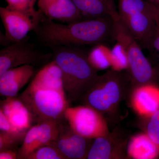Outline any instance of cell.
<instances>
[{
  "label": "cell",
  "instance_id": "52a82bcc",
  "mask_svg": "<svg viewBox=\"0 0 159 159\" xmlns=\"http://www.w3.org/2000/svg\"><path fill=\"white\" fill-rule=\"evenodd\" d=\"M64 118L75 132L89 139H94L109 132L108 124L98 111L87 105L68 107Z\"/></svg>",
  "mask_w": 159,
  "mask_h": 159
},
{
  "label": "cell",
  "instance_id": "ba28073f",
  "mask_svg": "<svg viewBox=\"0 0 159 159\" xmlns=\"http://www.w3.org/2000/svg\"><path fill=\"white\" fill-rule=\"evenodd\" d=\"M128 142L126 133L115 129L111 132L93 139L86 159H127Z\"/></svg>",
  "mask_w": 159,
  "mask_h": 159
},
{
  "label": "cell",
  "instance_id": "9c48e42d",
  "mask_svg": "<svg viewBox=\"0 0 159 159\" xmlns=\"http://www.w3.org/2000/svg\"><path fill=\"white\" fill-rule=\"evenodd\" d=\"M45 16L43 13L33 16L13 11L6 7H0V17L5 28V36L9 43L18 42L34 31Z\"/></svg>",
  "mask_w": 159,
  "mask_h": 159
},
{
  "label": "cell",
  "instance_id": "ac0fdd59",
  "mask_svg": "<svg viewBox=\"0 0 159 159\" xmlns=\"http://www.w3.org/2000/svg\"><path fill=\"white\" fill-rule=\"evenodd\" d=\"M119 17H124L139 12L156 13L159 11L157 4L147 0H118Z\"/></svg>",
  "mask_w": 159,
  "mask_h": 159
},
{
  "label": "cell",
  "instance_id": "4fadbf2b",
  "mask_svg": "<svg viewBox=\"0 0 159 159\" xmlns=\"http://www.w3.org/2000/svg\"><path fill=\"white\" fill-rule=\"evenodd\" d=\"M38 7L45 16L53 20L68 24L85 20L72 0H52Z\"/></svg>",
  "mask_w": 159,
  "mask_h": 159
},
{
  "label": "cell",
  "instance_id": "3957f363",
  "mask_svg": "<svg viewBox=\"0 0 159 159\" xmlns=\"http://www.w3.org/2000/svg\"><path fill=\"white\" fill-rule=\"evenodd\" d=\"M132 90L126 71L111 68L99 75L80 101L98 111L108 124L116 123L119 119L120 104L130 97Z\"/></svg>",
  "mask_w": 159,
  "mask_h": 159
},
{
  "label": "cell",
  "instance_id": "83f0119b",
  "mask_svg": "<svg viewBox=\"0 0 159 159\" xmlns=\"http://www.w3.org/2000/svg\"><path fill=\"white\" fill-rule=\"evenodd\" d=\"M19 159L18 152L14 150L8 149L0 151V159Z\"/></svg>",
  "mask_w": 159,
  "mask_h": 159
},
{
  "label": "cell",
  "instance_id": "5bb4252c",
  "mask_svg": "<svg viewBox=\"0 0 159 159\" xmlns=\"http://www.w3.org/2000/svg\"><path fill=\"white\" fill-rule=\"evenodd\" d=\"M155 84L139 87L132 92L131 102L134 109L142 116L151 115L159 108V91Z\"/></svg>",
  "mask_w": 159,
  "mask_h": 159
},
{
  "label": "cell",
  "instance_id": "2e32d148",
  "mask_svg": "<svg viewBox=\"0 0 159 159\" xmlns=\"http://www.w3.org/2000/svg\"><path fill=\"white\" fill-rule=\"evenodd\" d=\"M85 19L96 18L119 17L116 0H72Z\"/></svg>",
  "mask_w": 159,
  "mask_h": 159
},
{
  "label": "cell",
  "instance_id": "484cf974",
  "mask_svg": "<svg viewBox=\"0 0 159 159\" xmlns=\"http://www.w3.org/2000/svg\"><path fill=\"white\" fill-rule=\"evenodd\" d=\"M0 131L16 136L22 137H25L27 132L20 130L15 126L1 110H0Z\"/></svg>",
  "mask_w": 159,
  "mask_h": 159
},
{
  "label": "cell",
  "instance_id": "603a6c76",
  "mask_svg": "<svg viewBox=\"0 0 159 159\" xmlns=\"http://www.w3.org/2000/svg\"><path fill=\"white\" fill-rule=\"evenodd\" d=\"M7 3L6 8L13 11H19L31 16H35L42 13L39 9L36 10L34 5L36 0H5Z\"/></svg>",
  "mask_w": 159,
  "mask_h": 159
},
{
  "label": "cell",
  "instance_id": "9a60e30c",
  "mask_svg": "<svg viewBox=\"0 0 159 159\" xmlns=\"http://www.w3.org/2000/svg\"><path fill=\"white\" fill-rule=\"evenodd\" d=\"M0 110L20 130L28 131L31 127L32 122L31 115L18 97H7L1 101Z\"/></svg>",
  "mask_w": 159,
  "mask_h": 159
},
{
  "label": "cell",
  "instance_id": "e0dca14e",
  "mask_svg": "<svg viewBox=\"0 0 159 159\" xmlns=\"http://www.w3.org/2000/svg\"><path fill=\"white\" fill-rule=\"evenodd\" d=\"M127 154L132 159H156L159 157V148L147 134L142 133L129 139Z\"/></svg>",
  "mask_w": 159,
  "mask_h": 159
},
{
  "label": "cell",
  "instance_id": "d6986e66",
  "mask_svg": "<svg viewBox=\"0 0 159 159\" xmlns=\"http://www.w3.org/2000/svg\"><path fill=\"white\" fill-rule=\"evenodd\" d=\"M111 52L106 44L96 45L88 53V59L97 70H105L111 67Z\"/></svg>",
  "mask_w": 159,
  "mask_h": 159
},
{
  "label": "cell",
  "instance_id": "ffe728a7",
  "mask_svg": "<svg viewBox=\"0 0 159 159\" xmlns=\"http://www.w3.org/2000/svg\"><path fill=\"white\" fill-rule=\"evenodd\" d=\"M39 131L38 124L31 126L24 138L20 148L18 150L19 159H27L37 149V136Z\"/></svg>",
  "mask_w": 159,
  "mask_h": 159
},
{
  "label": "cell",
  "instance_id": "4dcf8cb0",
  "mask_svg": "<svg viewBox=\"0 0 159 159\" xmlns=\"http://www.w3.org/2000/svg\"><path fill=\"white\" fill-rule=\"evenodd\" d=\"M158 8H159V5H158Z\"/></svg>",
  "mask_w": 159,
  "mask_h": 159
},
{
  "label": "cell",
  "instance_id": "cb8c5ba5",
  "mask_svg": "<svg viewBox=\"0 0 159 159\" xmlns=\"http://www.w3.org/2000/svg\"><path fill=\"white\" fill-rule=\"evenodd\" d=\"M27 159H66L57 147L51 142L34 151Z\"/></svg>",
  "mask_w": 159,
  "mask_h": 159
},
{
  "label": "cell",
  "instance_id": "7c38bea8",
  "mask_svg": "<svg viewBox=\"0 0 159 159\" xmlns=\"http://www.w3.org/2000/svg\"><path fill=\"white\" fill-rule=\"evenodd\" d=\"M34 66L23 65L9 69L0 75V93L7 97H16L19 92L34 76Z\"/></svg>",
  "mask_w": 159,
  "mask_h": 159
},
{
  "label": "cell",
  "instance_id": "4316f807",
  "mask_svg": "<svg viewBox=\"0 0 159 159\" xmlns=\"http://www.w3.org/2000/svg\"><path fill=\"white\" fill-rule=\"evenodd\" d=\"M148 50L155 53L159 60V26Z\"/></svg>",
  "mask_w": 159,
  "mask_h": 159
},
{
  "label": "cell",
  "instance_id": "6da1fadb",
  "mask_svg": "<svg viewBox=\"0 0 159 159\" xmlns=\"http://www.w3.org/2000/svg\"><path fill=\"white\" fill-rule=\"evenodd\" d=\"M18 98L26 107L32 122H61L69 102L61 71L52 60L42 67Z\"/></svg>",
  "mask_w": 159,
  "mask_h": 159
},
{
  "label": "cell",
  "instance_id": "44dd1931",
  "mask_svg": "<svg viewBox=\"0 0 159 159\" xmlns=\"http://www.w3.org/2000/svg\"><path fill=\"white\" fill-rule=\"evenodd\" d=\"M142 126L145 133L159 148V108L148 116H142Z\"/></svg>",
  "mask_w": 159,
  "mask_h": 159
},
{
  "label": "cell",
  "instance_id": "7402d4cb",
  "mask_svg": "<svg viewBox=\"0 0 159 159\" xmlns=\"http://www.w3.org/2000/svg\"><path fill=\"white\" fill-rule=\"evenodd\" d=\"M111 67L117 71L126 70L128 68V59L125 49L117 42L111 49Z\"/></svg>",
  "mask_w": 159,
  "mask_h": 159
},
{
  "label": "cell",
  "instance_id": "277c9868",
  "mask_svg": "<svg viewBox=\"0 0 159 159\" xmlns=\"http://www.w3.org/2000/svg\"><path fill=\"white\" fill-rule=\"evenodd\" d=\"M53 60L60 69L69 103L80 101L99 75L88 59V53L79 47L56 46Z\"/></svg>",
  "mask_w": 159,
  "mask_h": 159
},
{
  "label": "cell",
  "instance_id": "d4e9b609",
  "mask_svg": "<svg viewBox=\"0 0 159 159\" xmlns=\"http://www.w3.org/2000/svg\"><path fill=\"white\" fill-rule=\"evenodd\" d=\"M24 138L16 136L0 131V151L8 149L14 150L19 143L23 142Z\"/></svg>",
  "mask_w": 159,
  "mask_h": 159
},
{
  "label": "cell",
  "instance_id": "8fae6325",
  "mask_svg": "<svg viewBox=\"0 0 159 159\" xmlns=\"http://www.w3.org/2000/svg\"><path fill=\"white\" fill-rule=\"evenodd\" d=\"M62 122L59 123L58 137L52 143L66 159H86L93 139L82 136Z\"/></svg>",
  "mask_w": 159,
  "mask_h": 159
},
{
  "label": "cell",
  "instance_id": "f546056e",
  "mask_svg": "<svg viewBox=\"0 0 159 159\" xmlns=\"http://www.w3.org/2000/svg\"><path fill=\"white\" fill-rule=\"evenodd\" d=\"M147 1L155 3V4L159 5V0H147Z\"/></svg>",
  "mask_w": 159,
  "mask_h": 159
},
{
  "label": "cell",
  "instance_id": "f1b7e54d",
  "mask_svg": "<svg viewBox=\"0 0 159 159\" xmlns=\"http://www.w3.org/2000/svg\"><path fill=\"white\" fill-rule=\"evenodd\" d=\"M51 1H52V0H38V6L44 4V3L48 2H51Z\"/></svg>",
  "mask_w": 159,
  "mask_h": 159
},
{
  "label": "cell",
  "instance_id": "8992f818",
  "mask_svg": "<svg viewBox=\"0 0 159 159\" xmlns=\"http://www.w3.org/2000/svg\"><path fill=\"white\" fill-rule=\"evenodd\" d=\"M53 57L52 53H45L38 50L34 44L28 41L26 37L1 50L0 75L9 69L20 66L45 65L53 60Z\"/></svg>",
  "mask_w": 159,
  "mask_h": 159
},
{
  "label": "cell",
  "instance_id": "30bf717a",
  "mask_svg": "<svg viewBox=\"0 0 159 159\" xmlns=\"http://www.w3.org/2000/svg\"><path fill=\"white\" fill-rule=\"evenodd\" d=\"M119 18L142 49H149L159 26V10L156 13L139 12Z\"/></svg>",
  "mask_w": 159,
  "mask_h": 159
},
{
  "label": "cell",
  "instance_id": "7a4b0ae2",
  "mask_svg": "<svg viewBox=\"0 0 159 159\" xmlns=\"http://www.w3.org/2000/svg\"><path fill=\"white\" fill-rule=\"evenodd\" d=\"M34 31L43 44L51 48L94 46L115 40L114 19L111 17L68 24L55 22L45 16Z\"/></svg>",
  "mask_w": 159,
  "mask_h": 159
},
{
  "label": "cell",
  "instance_id": "5b68a950",
  "mask_svg": "<svg viewBox=\"0 0 159 159\" xmlns=\"http://www.w3.org/2000/svg\"><path fill=\"white\" fill-rule=\"evenodd\" d=\"M115 41L125 49L128 61L126 70L133 90L148 84H155L159 71L155 68L145 56L142 48L125 24L119 17L114 19Z\"/></svg>",
  "mask_w": 159,
  "mask_h": 159
}]
</instances>
